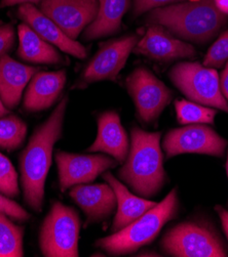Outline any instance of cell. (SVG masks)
<instances>
[{"label": "cell", "mask_w": 228, "mask_h": 257, "mask_svg": "<svg viewBox=\"0 0 228 257\" xmlns=\"http://www.w3.org/2000/svg\"><path fill=\"white\" fill-rule=\"evenodd\" d=\"M67 104L68 97L65 96L48 119L36 128L21 155V184L24 198L28 206L36 212L42 209L44 185L52 164L54 146L62 137Z\"/></svg>", "instance_id": "cell-1"}, {"label": "cell", "mask_w": 228, "mask_h": 257, "mask_svg": "<svg viewBox=\"0 0 228 257\" xmlns=\"http://www.w3.org/2000/svg\"><path fill=\"white\" fill-rule=\"evenodd\" d=\"M228 16L214 0H196L151 10L146 16L149 26L157 25L172 35L190 42L206 44L224 28Z\"/></svg>", "instance_id": "cell-2"}, {"label": "cell", "mask_w": 228, "mask_h": 257, "mask_svg": "<svg viewBox=\"0 0 228 257\" xmlns=\"http://www.w3.org/2000/svg\"><path fill=\"white\" fill-rule=\"evenodd\" d=\"M161 138L162 133H148L134 127L128 157L118 170L121 181L144 198L157 195L166 183Z\"/></svg>", "instance_id": "cell-3"}, {"label": "cell", "mask_w": 228, "mask_h": 257, "mask_svg": "<svg viewBox=\"0 0 228 257\" xmlns=\"http://www.w3.org/2000/svg\"><path fill=\"white\" fill-rule=\"evenodd\" d=\"M178 210V192L174 189L137 220L108 237L99 239L96 246L110 255L131 254L154 241L164 225L177 216Z\"/></svg>", "instance_id": "cell-4"}, {"label": "cell", "mask_w": 228, "mask_h": 257, "mask_svg": "<svg viewBox=\"0 0 228 257\" xmlns=\"http://www.w3.org/2000/svg\"><path fill=\"white\" fill-rule=\"evenodd\" d=\"M162 250L176 257H225L227 249L217 230L208 222L188 220L173 226L161 242Z\"/></svg>", "instance_id": "cell-5"}, {"label": "cell", "mask_w": 228, "mask_h": 257, "mask_svg": "<svg viewBox=\"0 0 228 257\" xmlns=\"http://www.w3.org/2000/svg\"><path fill=\"white\" fill-rule=\"evenodd\" d=\"M81 218L72 207L56 202L43 220L39 245L47 257H78Z\"/></svg>", "instance_id": "cell-6"}, {"label": "cell", "mask_w": 228, "mask_h": 257, "mask_svg": "<svg viewBox=\"0 0 228 257\" xmlns=\"http://www.w3.org/2000/svg\"><path fill=\"white\" fill-rule=\"evenodd\" d=\"M169 76L191 101L228 113V102L221 92L219 74L215 69L197 62H183L175 65Z\"/></svg>", "instance_id": "cell-7"}, {"label": "cell", "mask_w": 228, "mask_h": 257, "mask_svg": "<svg viewBox=\"0 0 228 257\" xmlns=\"http://www.w3.org/2000/svg\"><path fill=\"white\" fill-rule=\"evenodd\" d=\"M126 88L135 102L138 117L145 123L157 121L173 97L171 89L144 67L129 75Z\"/></svg>", "instance_id": "cell-8"}, {"label": "cell", "mask_w": 228, "mask_h": 257, "mask_svg": "<svg viewBox=\"0 0 228 257\" xmlns=\"http://www.w3.org/2000/svg\"><path fill=\"white\" fill-rule=\"evenodd\" d=\"M228 142L206 124H188L170 131L163 142L167 158L195 153L222 158Z\"/></svg>", "instance_id": "cell-9"}, {"label": "cell", "mask_w": 228, "mask_h": 257, "mask_svg": "<svg viewBox=\"0 0 228 257\" xmlns=\"http://www.w3.org/2000/svg\"><path fill=\"white\" fill-rule=\"evenodd\" d=\"M138 41L137 35H128L104 43L84 70L78 86L102 80L114 81Z\"/></svg>", "instance_id": "cell-10"}, {"label": "cell", "mask_w": 228, "mask_h": 257, "mask_svg": "<svg viewBox=\"0 0 228 257\" xmlns=\"http://www.w3.org/2000/svg\"><path fill=\"white\" fill-rule=\"evenodd\" d=\"M59 182L62 191L94 182L100 175L117 165V161L105 155H79L58 152L56 155Z\"/></svg>", "instance_id": "cell-11"}, {"label": "cell", "mask_w": 228, "mask_h": 257, "mask_svg": "<svg viewBox=\"0 0 228 257\" xmlns=\"http://www.w3.org/2000/svg\"><path fill=\"white\" fill-rule=\"evenodd\" d=\"M98 0H42L39 11L75 39L98 15Z\"/></svg>", "instance_id": "cell-12"}, {"label": "cell", "mask_w": 228, "mask_h": 257, "mask_svg": "<svg viewBox=\"0 0 228 257\" xmlns=\"http://www.w3.org/2000/svg\"><path fill=\"white\" fill-rule=\"evenodd\" d=\"M133 51L158 62H173L195 56V49L191 44L175 38L169 31L157 25L150 26Z\"/></svg>", "instance_id": "cell-13"}, {"label": "cell", "mask_w": 228, "mask_h": 257, "mask_svg": "<svg viewBox=\"0 0 228 257\" xmlns=\"http://www.w3.org/2000/svg\"><path fill=\"white\" fill-rule=\"evenodd\" d=\"M19 17L45 41L57 46L66 54L78 59H86L87 48L80 42L68 37L59 26L42 14L33 5H21L18 11Z\"/></svg>", "instance_id": "cell-14"}, {"label": "cell", "mask_w": 228, "mask_h": 257, "mask_svg": "<svg viewBox=\"0 0 228 257\" xmlns=\"http://www.w3.org/2000/svg\"><path fill=\"white\" fill-rule=\"evenodd\" d=\"M87 217V225L108 218L116 208L117 201L108 184L78 185L69 193Z\"/></svg>", "instance_id": "cell-15"}, {"label": "cell", "mask_w": 228, "mask_h": 257, "mask_svg": "<svg viewBox=\"0 0 228 257\" xmlns=\"http://www.w3.org/2000/svg\"><path fill=\"white\" fill-rule=\"evenodd\" d=\"M97 123V138L87 151L90 153L102 152L119 163L124 162L128 157L130 144L119 115L114 111L104 112L98 117Z\"/></svg>", "instance_id": "cell-16"}, {"label": "cell", "mask_w": 228, "mask_h": 257, "mask_svg": "<svg viewBox=\"0 0 228 257\" xmlns=\"http://www.w3.org/2000/svg\"><path fill=\"white\" fill-rule=\"evenodd\" d=\"M66 83V71L37 72L29 82L23 107L28 112H39L52 107Z\"/></svg>", "instance_id": "cell-17"}, {"label": "cell", "mask_w": 228, "mask_h": 257, "mask_svg": "<svg viewBox=\"0 0 228 257\" xmlns=\"http://www.w3.org/2000/svg\"><path fill=\"white\" fill-rule=\"evenodd\" d=\"M103 179L113 189L117 201V212L111 226L112 233H116L134 222L158 204L132 194L128 188L108 170L103 173Z\"/></svg>", "instance_id": "cell-18"}, {"label": "cell", "mask_w": 228, "mask_h": 257, "mask_svg": "<svg viewBox=\"0 0 228 257\" xmlns=\"http://www.w3.org/2000/svg\"><path fill=\"white\" fill-rule=\"evenodd\" d=\"M37 72V68L23 65L8 55L0 59V97L8 109L19 105L24 88Z\"/></svg>", "instance_id": "cell-19"}, {"label": "cell", "mask_w": 228, "mask_h": 257, "mask_svg": "<svg viewBox=\"0 0 228 257\" xmlns=\"http://www.w3.org/2000/svg\"><path fill=\"white\" fill-rule=\"evenodd\" d=\"M98 15L84 33V39L87 41L117 33L122 17L131 5L130 0H98Z\"/></svg>", "instance_id": "cell-20"}, {"label": "cell", "mask_w": 228, "mask_h": 257, "mask_svg": "<svg viewBox=\"0 0 228 257\" xmlns=\"http://www.w3.org/2000/svg\"><path fill=\"white\" fill-rule=\"evenodd\" d=\"M19 57L30 63L36 64H60L62 56L53 44L42 39L27 24H21L18 28Z\"/></svg>", "instance_id": "cell-21"}, {"label": "cell", "mask_w": 228, "mask_h": 257, "mask_svg": "<svg viewBox=\"0 0 228 257\" xmlns=\"http://www.w3.org/2000/svg\"><path fill=\"white\" fill-rule=\"evenodd\" d=\"M0 212V257H22L24 229Z\"/></svg>", "instance_id": "cell-22"}, {"label": "cell", "mask_w": 228, "mask_h": 257, "mask_svg": "<svg viewBox=\"0 0 228 257\" xmlns=\"http://www.w3.org/2000/svg\"><path fill=\"white\" fill-rule=\"evenodd\" d=\"M177 120L181 124H214L217 111L194 101L178 99L175 101Z\"/></svg>", "instance_id": "cell-23"}, {"label": "cell", "mask_w": 228, "mask_h": 257, "mask_svg": "<svg viewBox=\"0 0 228 257\" xmlns=\"http://www.w3.org/2000/svg\"><path fill=\"white\" fill-rule=\"evenodd\" d=\"M27 134V126L19 117L12 115L0 118V148L8 151L18 149Z\"/></svg>", "instance_id": "cell-24"}, {"label": "cell", "mask_w": 228, "mask_h": 257, "mask_svg": "<svg viewBox=\"0 0 228 257\" xmlns=\"http://www.w3.org/2000/svg\"><path fill=\"white\" fill-rule=\"evenodd\" d=\"M0 193L9 198L19 195L18 173L12 162L0 153Z\"/></svg>", "instance_id": "cell-25"}, {"label": "cell", "mask_w": 228, "mask_h": 257, "mask_svg": "<svg viewBox=\"0 0 228 257\" xmlns=\"http://www.w3.org/2000/svg\"><path fill=\"white\" fill-rule=\"evenodd\" d=\"M228 61V30L222 33L211 45L204 60V66L221 68Z\"/></svg>", "instance_id": "cell-26"}, {"label": "cell", "mask_w": 228, "mask_h": 257, "mask_svg": "<svg viewBox=\"0 0 228 257\" xmlns=\"http://www.w3.org/2000/svg\"><path fill=\"white\" fill-rule=\"evenodd\" d=\"M0 212H4L10 217L19 221H25L30 217V214L21 207L18 203L2 193H0Z\"/></svg>", "instance_id": "cell-27"}, {"label": "cell", "mask_w": 228, "mask_h": 257, "mask_svg": "<svg viewBox=\"0 0 228 257\" xmlns=\"http://www.w3.org/2000/svg\"><path fill=\"white\" fill-rule=\"evenodd\" d=\"M183 2V0H134V17H138L146 12H150L154 9L162 8L168 5H173Z\"/></svg>", "instance_id": "cell-28"}, {"label": "cell", "mask_w": 228, "mask_h": 257, "mask_svg": "<svg viewBox=\"0 0 228 257\" xmlns=\"http://www.w3.org/2000/svg\"><path fill=\"white\" fill-rule=\"evenodd\" d=\"M15 42V31L10 24L0 25V59L6 56Z\"/></svg>", "instance_id": "cell-29"}, {"label": "cell", "mask_w": 228, "mask_h": 257, "mask_svg": "<svg viewBox=\"0 0 228 257\" xmlns=\"http://www.w3.org/2000/svg\"><path fill=\"white\" fill-rule=\"evenodd\" d=\"M220 80V88L223 96L228 102V61L226 62L225 68L221 73V76L219 77Z\"/></svg>", "instance_id": "cell-30"}, {"label": "cell", "mask_w": 228, "mask_h": 257, "mask_svg": "<svg viewBox=\"0 0 228 257\" xmlns=\"http://www.w3.org/2000/svg\"><path fill=\"white\" fill-rule=\"evenodd\" d=\"M215 210H216L217 214L220 217V220L222 222V226H223V229H224V233H225V235L227 237V240H228V210H226L225 208L220 206V205H217V206L215 207Z\"/></svg>", "instance_id": "cell-31"}, {"label": "cell", "mask_w": 228, "mask_h": 257, "mask_svg": "<svg viewBox=\"0 0 228 257\" xmlns=\"http://www.w3.org/2000/svg\"><path fill=\"white\" fill-rule=\"evenodd\" d=\"M42 0H2V8L4 7H11L15 5H33V4H40Z\"/></svg>", "instance_id": "cell-32"}, {"label": "cell", "mask_w": 228, "mask_h": 257, "mask_svg": "<svg viewBox=\"0 0 228 257\" xmlns=\"http://www.w3.org/2000/svg\"><path fill=\"white\" fill-rule=\"evenodd\" d=\"M216 7L225 15L228 16V0H214Z\"/></svg>", "instance_id": "cell-33"}, {"label": "cell", "mask_w": 228, "mask_h": 257, "mask_svg": "<svg viewBox=\"0 0 228 257\" xmlns=\"http://www.w3.org/2000/svg\"><path fill=\"white\" fill-rule=\"evenodd\" d=\"M7 114H9V109L6 107L2 97H0V117L6 116Z\"/></svg>", "instance_id": "cell-34"}, {"label": "cell", "mask_w": 228, "mask_h": 257, "mask_svg": "<svg viewBox=\"0 0 228 257\" xmlns=\"http://www.w3.org/2000/svg\"><path fill=\"white\" fill-rule=\"evenodd\" d=\"M226 172H227V177H228V154H227V161H226Z\"/></svg>", "instance_id": "cell-35"}]
</instances>
